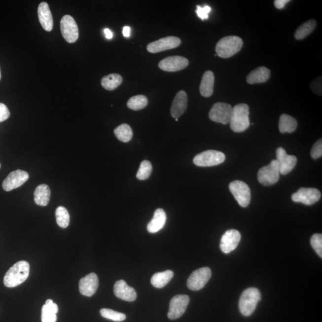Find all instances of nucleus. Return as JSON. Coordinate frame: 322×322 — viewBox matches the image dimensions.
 I'll use <instances>...</instances> for the list:
<instances>
[{
  "instance_id": "obj_1",
  "label": "nucleus",
  "mask_w": 322,
  "mask_h": 322,
  "mask_svg": "<svg viewBox=\"0 0 322 322\" xmlns=\"http://www.w3.org/2000/svg\"><path fill=\"white\" fill-rule=\"evenodd\" d=\"M30 266L27 261L17 262L8 270L4 278V284L8 287L18 286L27 280L30 275Z\"/></svg>"
},
{
  "instance_id": "obj_2",
  "label": "nucleus",
  "mask_w": 322,
  "mask_h": 322,
  "mask_svg": "<svg viewBox=\"0 0 322 322\" xmlns=\"http://www.w3.org/2000/svg\"><path fill=\"white\" fill-rule=\"evenodd\" d=\"M249 107L246 104L236 105L233 107L230 124L231 129L236 133H242L249 128Z\"/></svg>"
},
{
  "instance_id": "obj_3",
  "label": "nucleus",
  "mask_w": 322,
  "mask_h": 322,
  "mask_svg": "<svg viewBox=\"0 0 322 322\" xmlns=\"http://www.w3.org/2000/svg\"><path fill=\"white\" fill-rule=\"evenodd\" d=\"M243 41L238 36H227L216 45V55L221 58H229L241 50Z\"/></svg>"
},
{
  "instance_id": "obj_4",
  "label": "nucleus",
  "mask_w": 322,
  "mask_h": 322,
  "mask_svg": "<svg viewBox=\"0 0 322 322\" xmlns=\"http://www.w3.org/2000/svg\"><path fill=\"white\" fill-rule=\"evenodd\" d=\"M260 290L255 287L245 290L242 292L239 300V309L242 315L250 316L254 312L258 303L261 300Z\"/></svg>"
},
{
  "instance_id": "obj_5",
  "label": "nucleus",
  "mask_w": 322,
  "mask_h": 322,
  "mask_svg": "<svg viewBox=\"0 0 322 322\" xmlns=\"http://www.w3.org/2000/svg\"><path fill=\"white\" fill-rule=\"evenodd\" d=\"M226 156L223 152L215 150H209L198 154L193 159V162L198 167L215 166L224 162Z\"/></svg>"
},
{
  "instance_id": "obj_6",
  "label": "nucleus",
  "mask_w": 322,
  "mask_h": 322,
  "mask_svg": "<svg viewBox=\"0 0 322 322\" xmlns=\"http://www.w3.org/2000/svg\"><path fill=\"white\" fill-rule=\"evenodd\" d=\"M280 178V172L277 161L273 160L270 163L259 170L257 178L259 182L265 186L275 184Z\"/></svg>"
},
{
  "instance_id": "obj_7",
  "label": "nucleus",
  "mask_w": 322,
  "mask_h": 322,
  "mask_svg": "<svg viewBox=\"0 0 322 322\" xmlns=\"http://www.w3.org/2000/svg\"><path fill=\"white\" fill-rule=\"evenodd\" d=\"M229 190L241 207L246 208L249 206L251 193L248 184L240 180H235L229 184Z\"/></svg>"
},
{
  "instance_id": "obj_8",
  "label": "nucleus",
  "mask_w": 322,
  "mask_h": 322,
  "mask_svg": "<svg viewBox=\"0 0 322 322\" xmlns=\"http://www.w3.org/2000/svg\"><path fill=\"white\" fill-rule=\"evenodd\" d=\"M232 109V106L226 103H216L210 110L209 118L211 120L217 123L223 124L230 123Z\"/></svg>"
},
{
  "instance_id": "obj_9",
  "label": "nucleus",
  "mask_w": 322,
  "mask_h": 322,
  "mask_svg": "<svg viewBox=\"0 0 322 322\" xmlns=\"http://www.w3.org/2000/svg\"><path fill=\"white\" fill-rule=\"evenodd\" d=\"M212 275V270L209 267H202L195 270L188 279L187 287L192 290H201L209 281Z\"/></svg>"
},
{
  "instance_id": "obj_10",
  "label": "nucleus",
  "mask_w": 322,
  "mask_h": 322,
  "mask_svg": "<svg viewBox=\"0 0 322 322\" xmlns=\"http://www.w3.org/2000/svg\"><path fill=\"white\" fill-rule=\"evenodd\" d=\"M189 302V296L186 295H176L170 301L168 318L171 320H175V319L180 318L186 312Z\"/></svg>"
},
{
  "instance_id": "obj_11",
  "label": "nucleus",
  "mask_w": 322,
  "mask_h": 322,
  "mask_svg": "<svg viewBox=\"0 0 322 322\" xmlns=\"http://www.w3.org/2000/svg\"><path fill=\"white\" fill-rule=\"evenodd\" d=\"M61 28L63 37L69 43H73L78 39V25L72 16L65 15L63 17L61 21Z\"/></svg>"
},
{
  "instance_id": "obj_12",
  "label": "nucleus",
  "mask_w": 322,
  "mask_h": 322,
  "mask_svg": "<svg viewBox=\"0 0 322 322\" xmlns=\"http://www.w3.org/2000/svg\"><path fill=\"white\" fill-rule=\"evenodd\" d=\"M321 193L315 188L302 187L297 192L293 193L292 200L295 202H301L306 205H312L319 201Z\"/></svg>"
},
{
  "instance_id": "obj_13",
  "label": "nucleus",
  "mask_w": 322,
  "mask_h": 322,
  "mask_svg": "<svg viewBox=\"0 0 322 322\" xmlns=\"http://www.w3.org/2000/svg\"><path fill=\"white\" fill-rule=\"evenodd\" d=\"M276 161L278 163L279 172L282 175H286L294 169L297 158L294 155L287 154L286 150L279 147L276 150Z\"/></svg>"
},
{
  "instance_id": "obj_14",
  "label": "nucleus",
  "mask_w": 322,
  "mask_h": 322,
  "mask_svg": "<svg viewBox=\"0 0 322 322\" xmlns=\"http://www.w3.org/2000/svg\"><path fill=\"white\" fill-rule=\"evenodd\" d=\"M181 42V39L178 37L173 36L165 37L148 44L147 50L150 53H159L178 47L180 45Z\"/></svg>"
},
{
  "instance_id": "obj_15",
  "label": "nucleus",
  "mask_w": 322,
  "mask_h": 322,
  "mask_svg": "<svg viewBox=\"0 0 322 322\" xmlns=\"http://www.w3.org/2000/svg\"><path fill=\"white\" fill-rule=\"evenodd\" d=\"M29 179L27 172L21 170L14 171L8 175L2 182V186L7 192L16 189L22 186Z\"/></svg>"
},
{
  "instance_id": "obj_16",
  "label": "nucleus",
  "mask_w": 322,
  "mask_h": 322,
  "mask_svg": "<svg viewBox=\"0 0 322 322\" xmlns=\"http://www.w3.org/2000/svg\"><path fill=\"white\" fill-rule=\"evenodd\" d=\"M189 65V61L184 57L173 56L168 57L159 63V68L167 72H177L186 68Z\"/></svg>"
},
{
  "instance_id": "obj_17",
  "label": "nucleus",
  "mask_w": 322,
  "mask_h": 322,
  "mask_svg": "<svg viewBox=\"0 0 322 322\" xmlns=\"http://www.w3.org/2000/svg\"><path fill=\"white\" fill-rule=\"evenodd\" d=\"M241 239V233L235 229L227 230L222 236L220 249L224 253H229L238 246Z\"/></svg>"
},
{
  "instance_id": "obj_18",
  "label": "nucleus",
  "mask_w": 322,
  "mask_h": 322,
  "mask_svg": "<svg viewBox=\"0 0 322 322\" xmlns=\"http://www.w3.org/2000/svg\"><path fill=\"white\" fill-rule=\"evenodd\" d=\"M99 287V279L95 273H90L82 278L79 283V292L82 295L92 297Z\"/></svg>"
},
{
  "instance_id": "obj_19",
  "label": "nucleus",
  "mask_w": 322,
  "mask_h": 322,
  "mask_svg": "<svg viewBox=\"0 0 322 322\" xmlns=\"http://www.w3.org/2000/svg\"><path fill=\"white\" fill-rule=\"evenodd\" d=\"M113 292L116 297L126 301H134L137 298L136 290L128 286L124 280L116 282L113 287Z\"/></svg>"
},
{
  "instance_id": "obj_20",
  "label": "nucleus",
  "mask_w": 322,
  "mask_h": 322,
  "mask_svg": "<svg viewBox=\"0 0 322 322\" xmlns=\"http://www.w3.org/2000/svg\"><path fill=\"white\" fill-rule=\"evenodd\" d=\"M187 95L183 90L177 93L171 107V114L174 118L178 119L183 115L187 107Z\"/></svg>"
},
{
  "instance_id": "obj_21",
  "label": "nucleus",
  "mask_w": 322,
  "mask_h": 322,
  "mask_svg": "<svg viewBox=\"0 0 322 322\" xmlns=\"http://www.w3.org/2000/svg\"><path fill=\"white\" fill-rule=\"evenodd\" d=\"M38 16L39 22L43 29L47 32L52 31L53 19L49 5L47 2H42L39 4L38 8Z\"/></svg>"
},
{
  "instance_id": "obj_22",
  "label": "nucleus",
  "mask_w": 322,
  "mask_h": 322,
  "mask_svg": "<svg viewBox=\"0 0 322 322\" xmlns=\"http://www.w3.org/2000/svg\"><path fill=\"white\" fill-rule=\"evenodd\" d=\"M166 221L167 215L164 210L161 209L156 210L154 213L152 220L147 225L148 232L150 233L158 232L164 227Z\"/></svg>"
},
{
  "instance_id": "obj_23",
  "label": "nucleus",
  "mask_w": 322,
  "mask_h": 322,
  "mask_svg": "<svg viewBox=\"0 0 322 322\" xmlns=\"http://www.w3.org/2000/svg\"><path fill=\"white\" fill-rule=\"evenodd\" d=\"M215 75L212 71H207L202 76V81L199 87V91L201 95L204 98H209L212 96L215 86Z\"/></svg>"
},
{
  "instance_id": "obj_24",
  "label": "nucleus",
  "mask_w": 322,
  "mask_h": 322,
  "mask_svg": "<svg viewBox=\"0 0 322 322\" xmlns=\"http://www.w3.org/2000/svg\"><path fill=\"white\" fill-rule=\"evenodd\" d=\"M270 70L264 67H261L252 71L247 77V82L250 84L264 83L269 80Z\"/></svg>"
},
{
  "instance_id": "obj_25",
  "label": "nucleus",
  "mask_w": 322,
  "mask_h": 322,
  "mask_svg": "<svg viewBox=\"0 0 322 322\" xmlns=\"http://www.w3.org/2000/svg\"><path fill=\"white\" fill-rule=\"evenodd\" d=\"M50 196V187L47 184H42L39 185L34 192V201L39 206H47L49 203Z\"/></svg>"
},
{
  "instance_id": "obj_26",
  "label": "nucleus",
  "mask_w": 322,
  "mask_h": 322,
  "mask_svg": "<svg viewBox=\"0 0 322 322\" xmlns=\"http://www.w3.org/2000/svg\"><path fill=\"white\" fill-rule=\"evenodd\" d=\"M297 120L287 114H282L279 119V129L281 133H292L297 129Z\"/></svg>"
},
{
  "instance_id": "obj_27",
  "label": "nucleus",
  "mask_w": 322,
  "mask_h": 322,
  "mask_svg": "<svg viewBox=\"0 0 322 322\" xmlns=\"http://www.w3.org/2000/svg\"><path fill=\"white\" fill-rule=\"evenodd\" d=\"M173 276V272L170 270L163 272L156 273L151 278V284L156 288H162L169 283Z\"/></svg>"
},
{
  "instance_id": "obj_28",
  "label": "nucleus",
  "mask_w": 322,
  "mask_h": 322,
  "mask_svg": "<svg viewBox=\"0 0 322 322\" xmlns=\"http://www.w3.org/2000/svg\"><path fill=\"white\" fill-rule=\"evenodd\" d=\"M122 78L118 73H111L105 76L102 79V87L107 90H115L122 84Z\"/></svg>"
},
{
  "instance_id": "obj_29",
  "label": "nucleus",
  "mask_w": 322,
  "mask_h": 322,
  "mask_svg": "<svg viewBox=\"0 0 322 322\" xmlns=\"http://www.w3.org/2000/svg\"><path fill=\"white\" fill-rule=\"evenodd\" d=\"M316 27V21L314 19L309 20V21L304 23L295 31V38L297 40L303 39L315 30Z\"/></svg>"
},
{
  "instance_id": "obj_30",
  "label": "nucleus",
  "mask_w": 322,
  "mask_h": 322,
  "mask_svg": "<svg viewBox=\"0 0 322 322\" xmlns=\"http://www.w3.org/2000/svg\"><path fill=\"white\" fill-rule=\"evenodd\" d=\"M114 133L119 141L127 143L133 138V133L129 125L122 124L114 130Z\"/></svg>"
},
{
  "instance_id": "obj_31",
  "label": "nucleus",
  "mask_w": 322,
  "mask_h": 322,
  "mask_svg": "<svg viewBox=\"0 0 322 322\" xmlns=\"http://www.w3.org/2000/svg\"><path fill=\"white\" fill-rule=\"evenodd\" d=\"M148 100L144 95H138L132 97L127 102V107L133 110H140L147 107Z\"/></svg>"
},
{
  "instance_id": "obj_32",
  "label": "nucleus",
  "mask_w": 322,
  "mask_h": 322,
  "mask_svg": "<svg viewBox=\"0 0 322 322\" xmlns=\"http://www.w3.org/2000/svg\"><path fill=\"white\" fill-rule=\"evenodd\" d=\"M56 217L57 223L62 228H67L69 226L70 215L66 208L59 207L56 210Z\"/></svg>"
},
{
  "instance_id": "obj_33",
  "label": "nucleus",
  "mask_w": 322,
  "mask_h": 322,
  "mask_svg": "<svg viewBox=\"0 0 322 322\" xmlns=\"http://www.w3.org/2000/svg\"><path fill=\"white\" fill-rule=\"evenodd\" d=\"M152 172V164L149 161L145 160L141 162L136 177L140 180H144L149 178Z\"/></svg>"
},
{
  "instance_id": "obj_34",
  "label": "nucleus",
  "mask_w": 322,
  "mask_h": 322,
  "mask_svg": "<svg viewBox=\"0 0 322 322\" xmlns=\"http://www.w3.org/2000/svg\"><path fill=\"white\" fill-rule=\"evenodd\" d=\"M100 313L102 317L114 322H122L126 319V316L124 313L115 312L109 309H102Z\"/></svg>"
},
{
  "instance_id": "obj_35",
  "label": "nucleus",
  "mask_w": 322,
  "mask_h": 322,
  "mask_svg": "<svg viewBox=\"0 0 322 322\" xmlns=\"http://www.w3.org/2000/svg\"><path fill=\"white\" fill-rule=\"evenodd\" d=\"M42 322H56L57 316L49 307L44 304L41 311Z\"/></svg>"
},
{
  "instance_id": "obj_36",
  "label": "nucleus",
  "mask_w": 322,
  "mask_h": 322,
  "mask_svg": "<svg viewBox=\"0 0 322 322\" xmlns=\"http://www.w3.org/2000/svg\"><path fill=\"white\" fill-rule=\"evenodd\" d=\"M310 243H311V246L313 247V249H314L316 253H318V255L320 256L321 258L322 257V234H319V233H316V234L313 235L311 238V241H310Z\"/></svg>"
},
{
  "instance_id": "obj_37",
  "label": "nucleus",
  "mask_w": 322,
  "mask_h": 322,
  "mask_svg": "<svg viewBox=\"0 0 322 322\" xmlns=\"http://www.w3.org/2000/svg\"><path fill=\"white\" fill-rule=\"evenodd\" d=\"M196 7H197V9L196 10V13L199 18L201 19L202 21L209 19V14L212 10V8L210 6L205 5L204 7H201L200 5H197Z\"/></svg>"
},
{
  "instance_id": "obj_38",
  "label": "nucleus",
  "mask_w": 322,
  "mask_h": 322,
  "mask_svg": "<svg viewBox=\"0 0 322 322\" xmlns=\"http://www.w3.org/2000/svg\"><path fill=\"white\" fill-rule=\"evenodd\" d=\"M322 142L321 139L313 146L311 150V156L313 159H318L322 157Z\"/></svg>"
},
{
  "instance_id": "obj_39",
  "label": "nucleus",
  "mask_w": 322,
  "mask_h": 322,
  "mask_svg": "<svg viewBox=\"0 0 322 322\" xmlns=\"http://www.w3.org/2000/svg\"><path fill=\"white\" fill-rule=\"evenodd\" d=\"M10 115V111L7 107L4 104L0 103V122L7 120Z\"/></svg>"
},
{
  "instance_id": "obj_40",
  "label": "nucleus",
  "mask_w": 322,
  "mask_h": 322,
  "mask_svg": "<svg viewBox=\"0 0 322 322\" xmlns=\"http://www.w3.org/2000/svg\"><path fill=\"white\" fill-rule=\"evenodd\" d=\"M312 90L313 92L317 95H322V79L318 78L315 79L311 84Z\"/></svg>"
},
{
  "instance_id": "obj_41",
  "label": "nucleus",
  "mask_w": 322,
  "mask_h": 322,
  "mask_svg": "<svg viewBox=\"0 0 322 322\" xmlns=\"http://www.w3.org/2000/svg\"><path fill=\"white\" fill-rule=\"evenodd\" d=\"M45 304L46 305L47 307H49L54 313H56V314L58 312L59 309L58 305L56 303H54L52 300H47L46 302H45Z\"/></svg>"
},
{
  "instance_id": "obj_42",
  "label": "nucleus",
  "mask_w": 322,
  "mask_h": 322,
  "mask_svg": "<svg viewBox=\"0 0 322 322\" xmlns=\"http://www.w3.org/2000/svg\"><path fill=\"white\" fill-rule=\"evenodd\" d=\"M289 2H290L289 0H276L275 5L278 9H282Z\"/></svg>"
},
{
  "instance_id": "obj_43",
  "label": "nucleus",
  "mask_w": 322,
  "mask_h": 322,
  "mask_svg": "<svg viewBox=\"0 0 322 322\" xmlns=\"http://www.w3.org/2000/svg\"><path fill=\"white\" fill-rule=\"evenodd\" d=\"M131 28L128 26H125L122 30V34L125 37H129L130 36Z\"/></svg>"
},
{
  "instance_id": "obj_44",
  "label": "nucleus",
  "mask_w": 322,
  "mask_h": 322,
  "mask_svg": "<svg viewBox=\"0 0 322 322\" xmlns=\"http://www.w3.org/2000/svg\"><path fill=\"white\" fill-rule=\"evenodd\" d=\"M104 33L105 36H106V38L107 39H110L113 38V33H112V31L109 29H108V28H106V29L104 30Z\"/></svg>"
},
{
  "instance_id": "obj_45",
  "label": "nucleus",
  "mask_w": 322,
  "mask_h": 322,
  "mask_svg": "<svg viewBox=\"0 0 322 322\" xmlns=\"http://www.w3.org/2000/svg\"><path fill=\"white\" fill-rule=\"evenodd\" d=\"M1 71H0V80H1Z\"/></svg>"
},
{
  "instance_id": "obj_46",
  "label": "nucleus",
  "mask_w": 322,
  "mask_h": 322,
  "mask_svg": "<svg viewBox=\"0 0 322 322\" xmlns=\"http://www.w3.org/2000/svg\"><path fill=\"white\" fill-rule=\"evenodd\" d=\"M0 168H1V164H0Z\"/></svg>"
}]
</instances>
